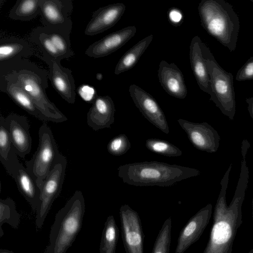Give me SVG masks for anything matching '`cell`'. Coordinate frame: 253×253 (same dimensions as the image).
Here are the masks:
<instances>
[{"mask_svg": "<svg viewBox=\"0 0 253 253\" xmlns=\"http://www.w3.org/2000/svg\"><path fill=\"white\" fill-rule=\"evenodd\" d=\"M232 164L221 179V189L215 204L209 240L204 253H231L238 228L242 223V207L249 179L246 157H242L237 186L229 205L226 193Z\"/></svg>", "mask_w": 253, "mask_h": 253, "instance_id": "obj_1", "label": "cell"}, {"mask_svg": "<svg viewBox=\"0 0 253 253\" xmlns=\"http://www.w3.org/2000/svg\"><path fill=\"white\" fill-rule=\"evenodd\" d=\"M0 77L18 83L48 121L62 123L67 117L48 98V71L27 58L0 63Z\"/></svg>", "mask_w": 253, "mask_h": 253, "instance_id": "obj_2", "label": "cell"}, {"mask_svg": "<svg viewBox=\"0 0 253 253\" xmlns=\"http://www.w3.org/2000/svg\"><path fill=\"white\" fill-rule=\"evenodd\" d=\"M123 181L135 186L168 187L183 180L200 175L194 168L177 165L145 161L123 165L118 169Z\"/></svg>", "mask_w": 253, "mask_h": 253, "instance_id": "obj_3", "label": "cell"}, {"mask_svg": "<svg viewBox=\"0 0 253 253\" xmlns=\"http://www.w3.org/2000/svg\"><path fill=\"white\" fill-rule=\"evenodd\" d=\"M198 8L203 28L230 51H234L240 22L232 5L224 0H202Z\"/></svg>", "mask_w": 253, "mask_h": 253, "instance_id": "obj_4", "label": "cell"}, {"mask_svg": "<svg viewBox=\"0 0 253 253\" xmlns=\"http://www.w3.org/2000/svg\"><path fill=\"white\" fill-rule=\"evenodd\" d=\"M84 212L83 194L77 190L56 213L44 253H66L81 231Z\"/></svg>", "mask_w": 253, "mask_h": 253, "instance_id": "obj_5", "label": "cell"}, {"mask_svg": "<svg viewBox=\"0 0 253 253\" xmlns=\"http://www.w3.org/2000/svg\"><path fill=\"white\" fill-rule=\"evenodd\" d=\"M201 45L212 92L210 100L213 101L225 116L233 121L236 112L233 76L218 64L206 44L202 42Z\"/></svg>", "mask_w": 253, "mask_h": 253, "instance_id": "obj_6", "label": "cell"}, {"mask_svg": "<svg viewBox=\"0 0 253 253\" xmlns=\"http://www.w3.org/2000/svg\"><path fill=\"white\" fill-rule=\"evenodd\" d=\"M39 145L32 159L26 162V169L40 188L61 155L52 132L46 124L39 130Z\"/></svg>", "mask_w": 253, "mask_h": 253, "instance_id": "obj_7", "label": "cell"}, {"mask_svg": "<svg viewBox=\"0 0 253 253\" xmlns=\"http://www.w3.org/2000/svg\"><path fill=\"white\" fill-rule=\"evenodd\" d=\"M67 164L66 157L61 154L40 188V201L36 211L38 230L42 227L53 202L60 194Z\"/></svg>", "mask_w": 253, "mask_h": 253, "instance_id": "obj_8", "label": "cell"}, {"mask_svg": "<svg viewBox=\"0 0 253 253\" xmlns=\"http://www.w3.org/2000/svg\"><path fill=\"white\" fill-rule=\"evenodd\" d=\"M0 162L7 173L14 178L19 192L36 212L40 201V189L26 168L20 163L12 146L7 159Z\"/></svg>", "mask_w": 253, "mask_h": 253, "instance_id": "obj_9", "label": "cell"}, {"mask_svg": "<svg viewBox=\"0 0 253 253\" xmlns=\"http://www.w3.org/2000/svg\"><path fill=\"white\" fill-rule=\"evenodd\" d=\"M121 234L126 253H144L142 226L138 213L128 205L122 206L119 211Z\"/></svg>", "mask_w": 253, "mask_h": 253, "instance_id": "obj_10", "label": "cell"}, {"mask_svg": "<svg viewBox=\"0 0 253 253\" xmlns=\"http://www.w3.org/2000/svg\"><path fill=\"white\" fill-rule=\"evenodd\" d=\"M128 91L135 105L142 115L163 132L169 134V130L166 116L156 99L134 84L129 86Z\"/></svg>", "mask_w": 253, "mask_h": 253, "instance_id": "obj_11", "label": "cell"}, {"mask_svg": "<svg viewBox=\"0 0 253 253\" xmlns=\"http://www.w3.org/2000/svg\"><path fill=\"white\" fill-rule=\"evenodd\" d=\"M177 122L196 149L208 153H214L217 151L220 137L210 125L206 122H191L182 119L177 120Z\"/></svg>", "mask_w": 253, "mask_h": 253, "instance_id": "obj_12", "label": "cell"}, {"mask_svg": "<svg viewBox=\"0 0 253 253\" xmlns=\"http://www.w3.org/2000/svg\"><path fill=\"white\" fill-rule=\"evenodd\" d=\"M40 6L41 21L44 26L72 30V0H40Z\"/></svg>", "mask_w": 253, "mask_h": 253, "instance_id": "obj_13", "label": "cell"}, {"mask_svg": "<svg viewBox=\"0 0 253 253\" xmlns=\"http://www.w3.org/2000/svg\"><path fill=\"white\" fill-rule=\"evenodd\" d=\"M42 60L48 67V78L53 87L61 97L69 104L76 100V85L72 71L63 67L58 61L42 53Z\"/></svg>", "mask_w": 253, "mask_h": 253, "instance_id": "obj_14", "label": "cell"}, {"mask_svg": "<svg viewBox=\"0 0 253 253\" xmlns=\"http://www.w3.org/2000/svg\"><path fill=\"white\" fill-rule=\"evenodd\" d=\"M212 209L208 204L190 218L180 232L175 253H184L199 239L210 221Z\"/></svg>", "mask_w": 253, "mask_h": 253, "instance_id": "obj_15", "label": "cell"}, {"mask_svg": "<svg viewBox=\"0 0 253 253\" xmlns=\"http://www.w3.org/2000/svg\"><path fill=\"white\" fill-rule=\"evenodd\" d=\"M4 123L9 133L12 146L17 155L24 158L31 152L32 142L27 117L11 114L4 118Z\"/></svg>", "mask_w": 253, "mask_h": 253, "instance_id": "obj_16", "label": "cell"}, {"mask_svg": "<svg viewBox=\"0 0 253 253\" xmlns=\"http://www.w3.org/2000/svg\"><path fill=\"white\" fill-rule=\"evenodd\" d=\"M136 32V27L130 26L111 33L90 44L85 54L95 58L108 56L124 45Z\"/></svg>", "mask_w": 253, "mask_h": 253, "instance_id": "obj_17", "label": "cell"}, {"mask_svg": "<svg viewBox=\"0 0 253 253\" xmlns=\"http://www.w3.org/2000/svg\"><path fill=\"white\" fill-rule=\"evenodd\" d=\"M126 8L125 4L120 2L99 8L92 13L85 27L84 34L92 36L112 27L121 19Z\"/></svg>", "mask_w": 253, "mask_h": 253, "instance_id": "obj_18", "label": "cell"}, {"mask_svg": "<svg viewBox=\"0 0 253 253\" xmlns=\"http://www.w3.org/2000/svg\"><path fill=\"white\" fill-rule=\"evenodd\" d=\"M115 107L109 95L96 94L87 113V123L94 130L110 128L115 121Z\"/></svg>", "mask_w": 253, "mask_h": 253, "instance_id": "obj_19", "label": "cell"}, {"mask_svg": "<svg viewBox=\"0 0 253 253\" xmlns=\"http://www.w3.org/2000/svg\"><path fill=\"white\" fill-rule=\"evenodd\" d=\"M158 76L163 89L170 96L184 99L188 90L182 73L173 63L162 60L159 66Z\"/></svg>", "mask_w": 253, "mask_h": 253, "instance_id": "obj_20", "label": "cell"}, {"mask_svg": "<svg viewBox=\"0 0 253 253\" xmlns=\"http://www.w3.org/2000/svg\"><path fill=\"white\" fill-rule=\"evenodd\" d=\"M202 41L198 36L191 40L189 48L190 61L193 74L200 88L212 96L209 74L206 65L202 49Z\"/></svg>", "mask_w": 253, "mask_h": 253, "instance_id": "obj_21", "label": "cell"}, {"mask_svg": "<svg viewBox=\"0 0 253 253\" xmlns=\"http://www.w3.org/2000/svg\"><path fill=\"white\" fill-rule=\"evenodd\" d=\"M0 90L6 93L16 104L29 114L41 121H48L18 83L0 77Z\"/></svg>", "mask_w": 253, "mask_h": 253, "instance_id": "obj_22", "label": "cell"}, {"mask_svg": "<svg viewBox=\"0 0 253 253\" xmlns=\"http://www.w3.org/2000/svg\"><path fill=\"white\" fill-rule=\"evenodd\" d=\"M33 53V49L24 39L12 37L0 40V63L27 58Z\"/></svg>", "mask_w": 253, "mask_h": 253, "instance_id": "obj_23", "label": "cell"}, {"mask_svg": "<svg viewBox=\"0 0 253 253\" xmlns=\"http://www.w3.org/2000/svg\"><path fill=\"white\" fill-rule=\"evenodd\" d=\"M153 39V35L147 36L128 49L121 57L117 64L114 74L116 75H119L132 69L136 64Z\"/></svg>", "mask_w": 253, "mask_h": 253, "instance_id": "obj_24", "label": "cell"}, {"mask_svg": "<svg viewBox=\"0 0 253 253\" xmlns=\"http://www.w3.org/2000/svg\"><path fill=\"white\" fill-rule=\"evenodd\" d=\"M42 27L63 59H69L74 55L70 39L72 30L60 28L47 27L44 26Z\"/></svg>", "mask_w": 253, "mask_h": 253, "instance_id": "obj_25", "label": "cell"}, {"mask_svg": "<svg viewBox=\"0 0 253 253\" xmlns=\"http://www.w3.org/2000/svg\"><path fill=\"white\" fill-rule=\"evenodd\" d=\"M40 0H17L8 16L14 20L31 21L40 13Z\"/></svg>", "mask_w": 253, "mask_h": 253, "instance_id": "obj_26", "label": "cell"}, {"mask_svg": "<svg viewBox=\"0 0 253 253\" xmlns=\"http://www.w3.org/2000/svg\"><path fill=\"white\" fill-rule=\"evenodd\" d=\"M119 229L113 215L108 216L102 231L99 253H116Z\"/></svg>", "mask_w": 253, "mask_h": 253, "instance_id": "obj_27", "label": "cell"}, {"mask_svg": "<svg viewBox=\"0 0 253 253\" xmlns=\"http://www.w3.org/2000/svg\"><path fill=\"white\" fill-rule=\"evenodd\" d=\"M30 40L40 48L42 53L58 61L63 59L42 26L38 27L32 31Z\"/></svg>", "mask_w": 253, "mask_h": 253, "instance_id": "obj_28", "label": "cell"}, {"mask_svg": "<svg viewBox=\"0 0 253 253\" xmlns=\"http://www.w3.org/2000/svg\"><path fill=\"white\" fill-rule=\"evenodd\" d=\"M20 222V215L16 209L14 201L10 198L0 199V237L4 235L2 225L7 223L14 229H17Z\"/></svg>", "mask_w": 253, "mask_h": 253, "instance_id": "obj_29", "label": "cell"}, {"mask_svg": "<svg viewBox=\"0 0 253 253\" xmlns=\"http://www.w3.org/2000/svg\"><path fill=\"white\" fill-rule=\"evenodd\" d=\"M145 146L150 151L164 156L175 157L182 154L179 148L165 140L149 138L146 140Z\"/></svg>", "mask_w": 253, "mask_h": 253, "instance_id": "obj_30", "label": "cell"}, {"mask_svg": "<svg viewBox=\"0 0 253 253\" xmlns=\"http://www.w3.org/2000/svg\"><path fill=\"white\" fill-rule=\"evenodd\" d=\"M171 217L163 223L155 240L151 253H169L171 243Z\"/></svg>", "mask_w": 253, "mask_h": 253, "instance_id": "obj_31", "label": "cell"}, {"mask_svg": "<svg viewBox=\"0 0 253 253\" xmlns=\"http://www.w3.org/2000/svg\"><path fill=\"white\" fill-rule=\"evenodd\" d=\"M130 147L131 144L127 136L125 134H121L109 141L107 148L110 154L120 156L126 154Z\"/></svg>", "mask_w": 253, "mask_h": 253, "instance_id": "obj_32", "label": "cell"}, {"mask_svg": "<svg viewBox=\"0 0 253 253\" xmlns=\"http://www.w3.org/2000/svg\"><path fill=\"white\" fill-rule=\"evenodd\" d=\"M12 143L9 133L5 125L4 118L0 117V161L7 159L8 155L11 149Z\"/></svg>", "mask_w": 253, "mask_h": 253, "instance_id": "obj_33", "label": "cell"}, {"mask_svg": "<svg viewBox=\"0 0 253 253\" xmlns=\"http://www.w3.org/2000/svg\"><path fill=\"white\" fill-rule=\"evenodd\" d=\"M235 79L238 81L253 80V56L251 57L238 71Z\"/></svg>", "mask_w": 253, "mask_h": 253, "instance_id": "obj_34", "label": "cell"}, {"mask_svg": "<svg viewBox=\"0 0 253 253\" xmlns=\"http://www.w3.org/2000/svg\"><path fill=\"white\" fill-rule=\"evenodd\" d=\"M78 92L83 100L92 103L97 93L95 89L88 85H82L78 89Z\"/></svg>", "mask_w": 253, "mask_h": 253, "instance_id": "obj_35", "label": "cell"}, {"mask_svg": "<svg viewBox=\"0 0 253 253\" xmlns=\"http://www.w3.org/2000/svg\"><path fill=\"white\" fill-rule=\"evenodd\" d=\"M169 17L171 23L177 24L179 22L182 18L181 13L177 9H172L169 13Z\"/></svg>", "mask_w": 253, "mask_h": 253, "instance_id": "obj_36", "label": "cell"}, {"mask_svg": "<svg viewBox=\"0 0 253 253\" xmlns=\"http://www.w3.org/2000/svg\"><path fill=\"white\" fill-rule=\"evenodd\" d=\"M246 102L248 105V110L250 116L253 120V96L246 98Z\"/></svg>", "mask_w": 253, "mask_h": 253, "instance_id": "obj_37", "label": "cell"}, {"mask_svg": "<svg viewBox=\"0 0 253 253\" xmlns=\"http://www.w3.org/2000/svg\"><path fill=\"white\" fill-rule=\"evenodd\" d=\"M0 253H14L13 251L6 250V249H0Z\"/></svg>", "mask_w": 253, "mask_h": 253, "instance_id": "obj_38", "label": "cell"}, {"mask_svg": "<svg viewBox=\"0 0 253 253\" xmlns=\"http://www.w3.org/2000/svg\"><path fill=\"white\" fill-rule=\"evenodd\" d=\"M96 79L99 81L101 80L102 79V75L100 73H97L96 74Z\"/></svg>", "mask_w": 253, "mask_h": 253, "instance_id": "obj_39", "label": "cell"}, {"mask_svg": "<svg viewBox=\"0 0 253 253\" xmlns=\"http://www.w3.org/2000/svg\"><path fill=\"white\" fill-rule=\"evenodd\" d=\"M252 219L253 220V201H252Z\"/></svg>", "mask_w": 253, "mask_h": 253, "instance_id": "obj_40", "label": "cell"}, {"mask_svg": "<svg viewBox=\"0 0 253 253\" xmlns=\"http://www.w3.org/2000/svg\"><path fill=\"white\" fill-rule=\"evenodd\" d=\"M248 253H253V248L251 249Z\"/></svg>", "mask_w": 253, "mask_h": 253, "instance_id": "obj_41", "label": "cell"}, {"mask_svg": "<svg viewBox=\"0 0 253 253\" xmlns=\"http://www.w3.org/2000/svg\"><path fill=\"white\" fill-rule=\"evenodd\" d=\"M250 0L253 2V0Z\"/></svg>", "mask_w": 253, "mask_h": 253, "instance_id": "obj_42", "label": "cell"}]
</instances>
